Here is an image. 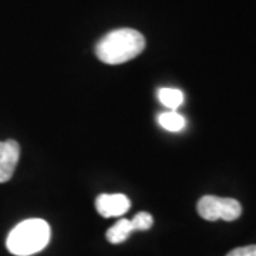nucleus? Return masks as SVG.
Returning a JSON list of instances; mask_svg holds the SVG:
<instances>
[{"instance_id": "1", "label": "nucleus", "mask_w": 256, "mask_h": 256, "mask_svg": "<svg viewBox=\"0 0 256 256\" xmlns=\"http://www.w3.org/2000/svg\"><path fill=\"white\" fill-rule=\"evenodd\" d=\"M146 48L144 36L134 28H117L107 33L96 46V54L102 63L122 64L136 58Z\"/></svg>"}, {"instance_id": "2", "label": "nucleus", "mask_w": 256, "mask_h": 256, "mask_svg": "<svg viewBox=\"0 0 256 256\" xmlns=\"http://www.w3.org/2000/svg\"><path fill=\"white\" fill-rule=\"evenodd\" d=\"M52 230L46 220L32 218L20 222L12 229L6 246L16 256H30L43 250L48 245Z\"/></svg>"}, {"instance_id": "3", "label": "nucleus", "mask_w": 256, "mask_h": 256, "mask_svg": "<svg viewBox=\"0 0 256 256\" xmlns=\"http://www.w3.org/2000/svg\"><path fill=\"white\" fill-rule=\"evenodd\" d=\"M198 214L205 220H235L242 214L240 202L234 198H220L215 195H205L198 201Z\"/></svg>"}, {"instance_id": "4", "label": "nucleus", "mask_w": 256, "mask_h": 256, "mask_svg": "<svg viewBox=\"0 0 256 256\" xmlns=\"http://www.w3.org/2000/svg\"><path fill=\"white\" fill-rule=\"evenodd\" d=\"M131 206V201L124 194H101L96 200L97 212L104 218L122 216Z\"/></svg>"}, {"instance_id": "5", "label": "nucleus", "mask_w": 256, "mask_h": 256, "mask_svg": "<svg viewBox=\"0 0 256 256\" xmlns=\"http://www.w3.org/2000/svg\"><path fill=\"white\" fill-rule=\"evenodd\" d=\"M20 158V146L14 140L0 141V184L9 181L14 174Z\"/></svg>"}, {"instance_id": "6", "label": "nucleus", "mask_w": 256, "mask_h": 256, "mask_svg": "<svg viewBox=\"0 0 256 256\" xmlns=\"http://www.w3.org/2000/svg\"><path fill=\"white\" fill-rule=\"evenodd\" d=\"M132 232H134V226H132V224H131V220L122 218V220H117V222L107 230V235H106V236H107V240H108L110 244L117 245V244H121V242L127 240Z\"/></svg>"}, {"instance_id": "7", "label": "nucleus", "mask_w": 256, "mask_h": 256, "mask_svg": "<svg viewBox=\"0 0 256 256\" xmlns=\"http://www.w3.org/2000/svg\"><path fill=\"white\" fill-rule=\"evenodd\" d=\"M158 122L162 128L171 132H178L185 127V118L180 112L176 111H168V112H162L158 117Z\"/></svg>"}, {"instance_id": "8", "label": "nucleus", "mask_w": 256, "mask_h": 256, "mask_svg": "<svg viewBox=\"0 0 256 256\" xmlns=\"http://www.w3.org/2000/svg\"><path fill=\"white\" fill-rule=\"evenodd\" d=\"M158 98L171 111H175L184 102V94L176 88H160Z\"/></svg>"}, {"instance_id": "9", "label": "nucleus", "mask_w": 256, "mask_h": 256, "mask_svg": "<svg viewBox=\"0 0 256 256\" xmlns=\"http://www.w3.org/2000/svg\"><path fill=\"white\" fill-rule=\"evenodd\" d=\"M131 224L134 226V230H146L152 226L154 218L148 212H140L137 215H134V218L131 220Z\"/></svg>"}, {"instance_id": "10", "label": "nucleus", "mask_w": 256, "mask_h": 256, "mask_svg": "<svg viewBox=\"0 0 256 256\" xmlns=\"http://www.w3.org/2000/svg\"><path fill=\"white\" fill-rule=\"evenodd\" d=\"M226 256H256V245L236 248V249L230 250Z\"/></svg>"}]
</instances>
